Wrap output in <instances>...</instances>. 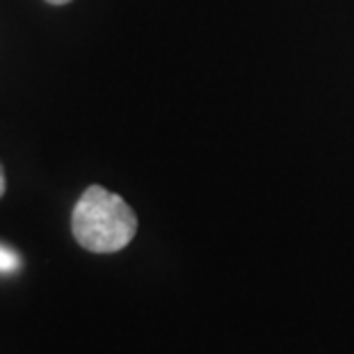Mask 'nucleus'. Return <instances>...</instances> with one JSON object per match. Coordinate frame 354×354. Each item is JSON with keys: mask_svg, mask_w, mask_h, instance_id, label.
Listing matches in <instances>:
<instances>
[{"mask_svg": "<svg viewBox=\"0 0 354 354\" xmlns=\"http://www.w3.org/2000/svg\"><path fill=\"white\" fill-rule=\"evenodd\" d=\"M48 5H66V3H71V0H46Z\"/></svg>", "mask_w": 354, "mask_h": 354, "instance_id": "nucleus-4", "label": "nucleus"}, {"mask_svg": "<svg viewBox=\"0 0 354 354\" xmlns=\"http://www.w3.org/2000/svg\"><path fill=\"white\" fill-rule=\"evenodd\" d=\"M5 190H7V178H5V167L0 165V199L5 197Z\"/></svg>", "mask_w": 354, "mask_h": 354, "instance_id": "nucleus-3", "label": "nucleus"}, {"mask_svg": "<svg viewBox=\"0 0 354 354\" xmlns=\"http://www.w3.org/2000/svg\"><path fill=\"white\" fill-rule=\"evenodd\" d=\"M71 231L80 247L94 254H115L138 233L133 208L103 185H89L73 206Z\"/></svg>", "mask_w": 354, "mask_h": 354, "instance_id": "nucleus-1", "label": "nucleus"}, {"mask_svg": "<svg viewBox=\"0 0 354 354\" xmlns=\"http://www.w3.org/2000/svg\"><path fill=\"white\" fill-rule=\"evenodd\" d=\"M21 268H24L21 256L14 252L12 247L0 243V274H14V272H19Z\"/></svg>", "mask_w": 354, "mask_h": 354, "instance_id": "nucleus-2", "label": "nucleus"}]
</instances>
